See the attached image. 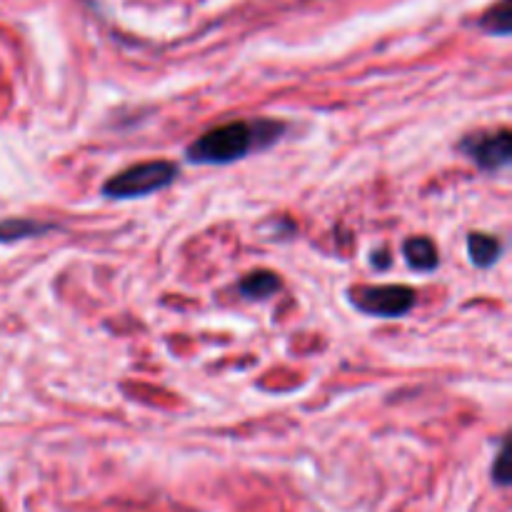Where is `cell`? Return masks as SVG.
Returning <instances> with one entry per match:
<instances>
[{
  "label": "cell",
  "instance_id": "1",
  "mask_svg": "<svg viewBox=\"0 0 512 512\" xmlns=\"http://www.w3.org/2000/svg\"><path fill=\"white\" fill-rule=\"evenodd\" d=\"M280 133H283V125L273 120H253V123L235 120V123H225L200 135L185 155L190 163L198 165H228L253 150L275 143Z\"/></svg>",
  "mask_w": 512,
  "mask_h": 512
},
{
  "label": "cell",
  "instance_id": "2",
  "mask_svg": "<svg viewBox=\"0 0 512 512\" xmlns=\"http://www.w3.org/2000/svg\"><path fill=\"white\" fill-rule=\"evenodd\" d=\"M175 178H178V168L173 163H168V160H150V163H138L133 168H125L123 173L113 175L103 185V195L113 200L145 198V195H153L158 190L168 188Z\"/></svg>",
  "mask_w": 512,
  "mask_h": 512
},
{
  "label": "cell",
  "instance_id": "3",
  "mask_svg": "<svg viewBox=\"0 0 512 512\" xmlns=\"http://www.w3.org/2000/svg\"><path fill=\"white\" fill-rule=\"evenodd\" d=\"M355 308L378 318H400L415 305V290L405 285H360L350 290Z\"/></svg>",
  "mask_w": 512,
  "mask_h": 512
},
{
  "label": "cell",
  "instance_id": "4",
  "mask_svg": "<svg viewBox=\"0 0 512 512\" xmlns=\"http://www.w3.org/2000/svg\"><path fill=\"white\" fill-rule=\"evenodd\" d=\"M460 150H463L468 158H473L475 163L483 170H503L510 165L512 158V138L510 130H498V133H478L468 135V138L460 143Z\"/></svg>",
  "mask_w": 512,
  "mask_h": 512
},
{
  "label": "cell",
  "instance_id": "5",
  "mask_svg": "<svg viewBox=\"0 0 512 512\" xmlns=\"http://www.w3.org/2000/svg\"><path fill=\"white\" fill-rule=\"evenodd\" d=\"M468 255L478 268H490L503 255V243L493 235L485 233H470L468 235Z\"/></svg>",
  "mask_w": 512,
  "mask_h": 512
},
{
  "label": "cell",
  "instance_id": "6",
  "mask_svg": "<svg viewBox=\"0 0 512 512\" xmlns=\"http://www.w3.org/2000/svg\"><path fill=\"white\" fill-rule=\"evenodd\" d=\"M280 275L270 273V270H255V273L245 275L243 283H240V293L250 300H265L273 298L280 290Z\"/></svg>",
  "mask_w": 512,
  "mask_h": 512
},
{
  "label": "cell",
  "instance_id": "7",
  "mask_svg": "<svg viewBox=\"0 0 512 512\" xmlns=\"http://www.w3.org/2000/svg\"><path fill=\"white\" fill-rule=\"evenodd\" d=\"M403 253H405V260H408V263L413 265L415 270H423V273H428V270H435V268H438V263H440L438 248H435L433 240H428V238L405 240Z\"/></svg>",
  "mask_w": 512,
  "mask_h": 512
},
{
  "label": "cell",
  "instance_id": "8",
  "mask_svg": "<svg viewBox=\"0 0 512 512\" xmlns=\"http://www.w3.org/2000/svg\"><path fill=\"white\" fill-rule=\"evenodd\" d=\"M480 25H483V28L493 35H510V30H512L510 0H500L498 5H493V8L483 15Z\"/></svg>",
  "mask_w": 512,
  "mask_h": 512
},
{
  "label": "cell",
  "instance_id": "9",
  "mask_svg": "<svg viewBox=\"0 0 512 512\" xmlns=\"http://www.w3.org/2000/svg\"><path fill=\"white\" fill-rule=\"evenodd\" d=\"M48 225L30 223V220H3L0 223V243H13V240L30 238L35 233H45Z\"/></svg>",
  "mask_w": 512,
  "mask_h": 512
},
{
  "label": "cell",
  "instance_id": "10",
  "mask_svg": "<svg viewBox=\"0 0 512 512\" xmlns=\"http://www.w3.org/2000/svg\"><path fill=\"white\" fill-rule=\"evenodd\" d=\"M493 475H495V480H498L500 485H508V483H510V473H508V450H505V448L500 450L498 465H495Z\"/></svg>",
  "mask_w": 512,
  "mask_h": 512
},
{
  "label": "cell",
  "instance_id": "11",
  "mask_svg": "<svg viewBox=\"0 0 512 512\" xmlns=\"http://www.w3.org/2000/svg\"><path fill=\"white\" fill-rule=\"evenodd\" d=\"M385 255H388V253H385V250H378V253H375V255H373V263H375V265H378V268H380V270H383V268H388V263H390V260H388V258H385Z\"/></svg>",
  "mask_w": 512,
  "mask_h": 512
}]
</instances>
